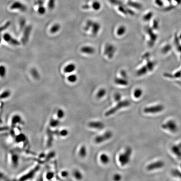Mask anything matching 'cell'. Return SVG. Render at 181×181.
<instances>
[{
	"instance_id": "1",
	"label": "cell",
	"mask_w": 181,
	"mask_h": 181,
	"mask_svg": "<svg viewBox=\"0 0 181 181\" xmlns=\"http://www.w3.org/2000/svg\"><path fill=\"white\" fill-rule=\"evenodd\" d=\"M132 152V149L128 147L125 148L123 153L119 155L118 160L121 165L125 166L129 163Z\"/></svg>"
},
{
	"instance_id": "2",
	"label": "cell",
	"mask_w": 181,
	"mask_h": 181,
	"mask_svg": "<svg viewBox=\"0 0 181 181\" xmlns=\"http://www.w3.org/2000/svg\"><path fill=\"white\" fill-rule=\"evenodd\" d=\"M130 102L128 100L121 101L118 102L114 107L106 111L105 113V116L106 117H109L112 115L116 112H117L119 109L125 108V107H128L130 105Z\"/></svg>"
},
{
	"instance_id": "3",
	"label": "cell",
	"mask_w": 181,
	"mask_h": 181,
	"mask_svg": "<svg viewBox=\"0 0 181 181\" xmlns=\"http://www.w3.org/2000/svg\"><path fill=\"white\" fill-rule=\"evenodd\" d=\"M11 11H17L20 12H26L27 10V7L25 4L20 1H14L10 4L9 7Z\"/></svg>"
},
{
	"instance_id": "4",
	"label": "cell",
	"mask_w": 181,
	"mask_h": 181,
	"mask_svg": "<svg viewBox=\"0 0 181 181\" xmlns=\"http://www.w3.org/2000/svg\"><path fill=\"white\" fill-rule=\"evenodd\" d=\"M164 106L163 104H157L146 107L144 109L143 111L146 114H156L161 112L164 109Z\"/></svg>"
},
{
	"instance_id": "5",
	"label": "cell",
	"mask_w": 181,
	"mask_h": 181,
	"mask_svg": "<svg viewBox=\"0 0 181 181\" xmlns=\"http://www.w3.org/2000/svg\"><path fill=\"white\" fill-rule=\"evenodd\" d=\"M113 136V133L111 131H107L102 135L97 136L94 139L96 143L100 144L110 139Z\"/></svg>"
},
{
	"instance_id": "6",
	"label": "cell",
	"mask_w": 181,
	"mask_h": 181,
	"mask_svg": "<svg viewBox=\"0 0 181 181\" xmlns=\"http://www.w3.org/2000/svg\"><path fill=\"white\" fill-rule=\"evenodd\" d=\"M34 5L38 14L43 15L46 12V8L45 6L44 0H34Z\"/></svg>"
},
{
	"instance_id": "7",
	"label": "cell",
	"mask_w": 181,
	"mask_h": 181,
	"mask_svg": "<svg viewBox=\"0 0 181 181\" xmlns=\"http://www.w3.org/2000/svg\"><path fill=\"white\" fill-rule=\"evenodd\" d=\"M161 127L164 129L168 130L172 132H175L177 130V126L175 122L173 120H170L166 123L163 124Z\"/></svg>"
},
{
	"instance_id": "8",
	"label": "cell",
	"mask_w": 181,
	"mask_h": 181,
	"mask_svg": "<svg viewBox=\"0 0 181 181\" xmlns=\"http://www.w3.org/2000/svg\"><path fill=\"white\" fill-rule=\"evenodd\" d=\"M32 30V26L31 25H28L25 28V30H24L23 37L21 40L23 45H26L28 43Z\"/></svg>"
},
{
	"instance_id": "9",
	"label": "cell",
	"mask_w": 181,
	"mask_h": 181,
	"mask_svg": "<svg viewBox=\"0 0 181 181\" xmlns=\"http://www.w3.org/2000/svg\"><path fill=\"white\" fill-rule=\"evenodd\" d=\"M164 163L162 161H158L152 163L147 167L146 169L148 171H152L158 169L163 167L164 166Z\"/></svg>"
},
{
	"instance_id": "10",
	"label": "cell",
	"mask_w": 181,
	"mask_h": 181,
	"mask_svg": "<svg viewBox=\"0 0 181 181\" xmlns=\"http://www.w3.org/2000/svg\"><path fill=\"white\" fill-rule=\"evenodd\" d=\"M3 38L5 41L7 42L10 45H14V46H18L20 45V43L17 40L13 38L11 35L9 33H5L3 35Z\"/></svg>"
},
{
	"instance_id": "11",
	"label": "cell",
	"mask_w": 181,
	"mask_h": 181,
	"mask_svg": "<svg viewBox=\"0 0 181 181\" xmlns=\"http://www.w3.org/2000/svg\"><path fill=\"white\" fill-rule=\"evenodd\" d=\"M39 169H40V167L39 166H36L35 167L30 171L28 173L21 177V178L20 179V180H26L33 178Z\"/></svg>"
},
{
	"instance_id": "12",
	"label": "cell",
	"mask_w": 181,
	"mask_h": 181,
	"mask_svg": "<svg viewBox=\"0 0 181 181\" xmlns=\"http://www.w3.org/2000/svg\"><path fill=\"white\" fill-rule=\"evenodd\" d=\"M88 126L90 128L97 130H102L105 127L103 122L100 121H91L88 123Z\"/></svg>"
},
{
	"instance_id": "13",
	"label": "cell",
	"mask_w": 181,
	"mask_h": 181,
	"mask_svg": "<svg viewBox=\"0 0 181 181\" xmlns=\"http://www.w3.org/2000/svg\"><path fill=\"white\" fill-rule=\"evenodd\" d=\"M89 9H92L95 11H98L101 8V4L97 0H94L91 2L88 3Z\"/></svg>"
},
{
	"instance_id": "14",
	"label": "cell",
	"mask_w": 181,
	"mask_h": 181,
	"mask_svg": "<svg viewBox=\"0 0 181 181\" xmlns=\"http://www.w3.org/2000/svg\"><path fill=\"white\" fill-rule=\"evenodd\" d=\"M44 3L45 6V5H46V7L48 8V9L53 10L55 9L56 5V0H44Z\"/></svg>"
},
{
	"instance_id": "15",
	"label": "cell",
	"mask_w": 181,
	"mask_h": 181,
	"mask_svg": "<svg viewBox=\"0 0 181 181\" xmlns=\"http://www.w3.org/2000/svg\"><path fill=\"white\" fill-rule=\"evenodd\" d=\"M22 118L20 115L16 114L14 115L12 119V125L13 127H14L17 125L21 123Z\"/></svg>"
},
{
	"instance_id": "16",
	"label": "cell",
	"mask_w": 181,
	"mask_h": 181,
	"mask_svg": "<svg viewBox=\"0 0 181 181\" xmlns=\"http://www.w3.org/2000/svg\"><path fill=\"white\" fill-rule=\"evenodd\" d=\"M81 51L83 53L87 54H92L94 53L95 50L94 48L89 46H85L81 49Z\"/></svg>"
},
{
	"instance_id": "17",
	"label": "cell",
	"mask_w": 181,
	"mask_h": 181,
	"mask_svg": "<svg viewBox=\"0 0 181 181\" xmlns=\"http://www.w3.org/2000/svg\"><path fill=\"white\" fill-rule=\"evenodd\" d=\"M78 154L80 157L83 158L86 156L87 154V149L85 146H82L79 148Z\"/></svg>"
},
{
	"instance_id": "18",
	"label": "cell",
	"mask_w": 181,
	"mask_h": 181,
	"mask_svg": "<svg viewBox=\"0 0 181 181\" xmlns=\"http://www.w3.org/2000/svg\"><path fill=\"white\" fill-rule=\"evenodd\" d=\"M100 160L101 162L104 164H107L110 161L109 156L105 153H102L101 155Z\"/></svg>"
},
{
	"instance_id": "19",
	"label": "cell",
	"mask_w": 181,
	"mask_h": 181,
	"mask_svg": "<svg viewBox=\"0 0 181 181\" xmlns=\"http://www.w3.org/2000/svg\"><path fill=\"white\" fill-rule=\"evenodd\" d=\"M76 66L75 64H70L67 65L64 69V71L66 73H70L73 72L75 70Z\"/></svg>"
},
{
	"instance_id": "20",
	"label": "cell",
	"mask_w": 181,
	"mask_h": 181,
	"mask_svg": "<svg viewBox=\"0 0 181 181\" xmlns=\"http://www.w3.org/2000/svg\"><path fill=\"white\" fill-rule=\"evenodd\" d=\"M12 165L14 167H17L19 165V157L16 154H13L12 156Z\"/></svg>"
},
{
	"instance_id": "21",
	"label": "cell",
	"mask_w": 181,
	"mask_h": 181,
	"mask_svg": "<svg viewBox=\"0 0 181 181\" xmlns=\"http://www.w3.org/2000/svg\"><path fill=\"white\" fill-rule=\"evenodd\" d=\"M73 177L78 180H80L83 178V175L80 171L75 170L73 172Z\"/></svg>"
},
{
	"instance_id": "22",
	"label": "cell",
	"mask_w": 181,
	"mask_h": 181,
	"mask_svg": "<svg viewBox=\"0 0 181 181\" xmlns=\"http://www.w3.org/2000/svg\"><path fill=\"white\" fill-rule=\"evenodd\" d=\"M56 116H57V118L60 120L63 119L65 116V111L62 109H59L57 111Z\"/></svg>"
},
{
	"instance_id": "23",
	"label": "cell",
	"mask_w": 181,
	"mask_h": 181,
	"mask_svg": "<svg viewBox=\"0 0 181 181\" xmlns=\"http://www.w3.org/2000/svg\"><path fill=\"white\" fill-rule=\"evenodd\" d=\"M60 124V119H58V118L57 119H51L50 122V126L51 127H53V128L57 127Z\"/></svg>"
},
{
	"instance_id": "24",
	"label": "cell",
	"mask_w": 181,
	"mask_h": 181,
	"mask_svg": "<svg viewBox=\"0 0 181 181\" xmlns=\"http://www.w3.org/2000/svg\"><path fill=\"white\" fill-rule=\"evenodd\" d=\"M31 75L33 76V78L36 79H39L40 78V75L38 70L36 68H32L31 70Z\"/></svg>"
},
{
	"instance_id": "25",
	"label": "cell",
	"mask_w": 181,
	"mask_h": 181,
	"mask_svg": "<svg viewBox=\"0 0 181 181\" xmlns=\"http://www.w3.org/2000/svg\"><path fill=\"white\" fill-rule=\"evenodd\" d=\"M106 90L105 89H104V88H101L97 92V94H96V97L98 98H99V99L103 98L104 96L106 94Z\"/></svg>"
},
{
	"instance_id": "26",
	"label": "cell",
	"mask_w": 181,
	"mask_h": 181,
	"mask_svg": "<svg viewBox=\"0 0 181 181\" xmlns=\"http://www.w3.org/2000/svg\"><path fill=\"white\" fill-rule=\"evenodd\" d=\"M143 94V91L140 88H137L135 90L134 92V96L135 98H140Z\"/></svg>"
},
{
	"instance_id": "27",
	"label": "cell",
	"mask_w": 181,
	"mask_h": 181,
	"mask_svg": "<svg viewBox=\"0 0 181 181\" xmlns=\"http://www.w3.org/2000/svg\"><path fill=\"white\" fill-rule=\"evenodd\" d=\"M11 92L9 90H6L4 91L1 95V99H7L9 98L11 95Z\"/></svg>"
},
{
	"instance_id": "28",
	"label": "cell",
	"mask_w": 181,
	"mask_h": 181,
	"mask_svg": "<svg viewBox=\"0 0 181 181\" xmlns=\"http://www.w3.org/2000/svg\"><path fill=\"white\" fill-rule=\"evenodd\" d=\"M26 21L24 18L20 19V31H22L25 30L26 28Z\"/></svg>"
},
{
	"instance_id": "29",
	"label": "cell",
	"mask_w": 181,
	"mask_h": 181,
	"mask_svg": "<svg viewBox=\"0 0 181 181\" xmlns=\"http://www.w3.org/2000/svg\"><path fill=\"white\" fill-rule=\"evenodd\" d=\"M25 139H26V136L23 134H20L19 135L17 136L16 138V141L18 143L25 141Z\"/></svg>"
},
{
	"instance_id": "30",
	"label": "cell",
	"mask_w": 181,
	"mask_h": 181,
	"mask_svg": "<svg viewBox=\"0 0 181 181\" xmlns=\"http://www.w3.org/2000/svg\"><path fill=\"white\" fill-rule=\"evenodd\" d=\"M60 28V25L59 24H56L53 25L52 28L50 29V32L52 33H57Z\"/></svg>"
},
{
	"instance_id": "31",
	"label": "cell",
	"mask_w": 181,
	"mask_h": 181,
	"mask_svg": "<svg viewBox=\"0 0 181 181\" xmlns=\"http://www.w3.org/2000/svg\"><path fill=\"white\" fill-rule=\"evenodd\" d=\"M54 175H55V174L52 171H49L46 173L45 177L47 180H50L54 178Z\"/></svg>"
},
{
	"instance_id": "32",
	"label": "cell",
	"mask_w": 181,
	"mask_h": 181,
	"mask_svg": "<svg viewBox=\"0 0 181 181\" xmlns=\"http://www.w3.org/2000/svg\"><path fill=\"white\" fill-rule=\"evenodd\" d=\"M68 134H69V132H68V130L66 129H63L61 130L59 132V135L61 137H63L67 136Z\"/></svg>"
},
{
	"instance_id": "33",
	"label": "cell",
	"mask_w": 181,
	"mask_h": 181,
	"mask_svg": "<svg viewBox=\"0 0 181 181\" xmlns=\"http://www.w3.org/2000/svg\"><path fill=\"white\" fill-rule=\"evenodd\" d=\"M68 81L70 83H75L77 80V77L76 75L73 74V75H69L68 77Z\"/></svg>"
},
{
	"instance_id": "34",
	"label": "cell",
	"mask_w": 181,
	"mask_h": 181,
	"mask_svg": "<svg viewBox=\"0 0 181 181\" xmlns=\"http://www.w3.org/2000/svg\"><path fill=\"white\" fill-rule=\"evenodd\" d=\"M6 69L4 66L1 65L0 67V75L1 77H4L6 75Z\"/></svg>"
},
{
	"instance_id": "35",
	"label": "cell",
	"mask_w": 181,
	"mask_h": 181,
	"mask_svg": "<svg viewBox=\"0 0 181 181\" xmlns=\"http://www.w3.org/2000/svg\"><path fill=\"white\" fill-rule=\"evenodd\" d=\"M11 22L10 21H9L8 22H7L5 23V25H3V26H1V32H2L3 31H4V30H7V29H8V28H9V27L11 25Z\"/></svg>"
},
{
	"instance_id": "36",
	"label": "cell",
	"mask_w": 181,
	"mask_h": 181,
	"mask_svg": "<svg viewBox=\"0 0 181 181\" xmlns=\"http://www.w3.org/2000/svg\"><path fill=\"white\" fill-rule=\"evenodd\" d=\"M122 179V177L119 174H116L113 177V180L115 181H119Z\"/></svg>"
},
{
	"instance_id": "37",
	"label": "cell",
	"mask_w": 181,
	"mask_h": 181,
	"mask_svg": "<svg viewBox=\"0 0 181 181\" xmlns=\"http://www.w3.org/2000/svg\"><path fill=\"white\" fill-rule=\"evenodd\" d=\"M114 99L117 102H118L121 101V95L120 93H116L114 96Z\"/></svg>"
},
{
	"instance_id": "38",
	"label": "cell",
	"mask_w": 181,
	"mask_h": 181,
	"mask_svg": "<svg viewBox=\"0 0 181 181\" xmlns=\"http://www.w3.org/2000/svg\"><path fill=\"white\" fill-rule=\"evenodd\" d=\"M61 176L63 177L66 178L69 176V173L67 171L64 170L61 172Z\"/></svg>"
},
{
	"instance_id": "39",
	"label": "cell",
	"mask_w": 181,
	"mask_h": 181,
	"mask_svg": "<svg viewBox=\"0 0 181 181\" xmlns=\"http://www.w3.org/2000/svg\"><path fill=\"white\" fill-rule=\"evenodd\" d=\"M154 2L156 5L160 6H160L161 7L163 4L162 0H154Z\"/></svg>"
},
{
	"instance_id": "40",
	"label": "cell",
	"mask_w": 181,
	"mask_h": 181,
	"mask_svg": "<svg viewBox=\"0 0 181 181\" xmlns=\"http://www.w3.org/2000/svg\"><path fill=\"white\" fill-rule=\"evenodd\" d=\"M110 3H112V4H118L119 3V1L118 0H109Z\"/></svg>"
}]
</instances>
